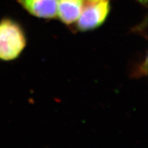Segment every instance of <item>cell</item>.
I'll return each instance as SVG.
<instances>
[{
    "mask_svg": "<svg viewBox=\"0 0 148 148\" xmlns=\"http://www.w3.org/2000/svg\"><path fill=\"white\" fill-rule=\"evenodd\" d=\"M26 45V34L18 22L9 18L0 21V60H16Z\"/></svg>",
    "mask_w": 148,
    "mask_h": 148,
    "instance_id": "obj_1",
    "label": "cell"
},
{
    "mask_svg": "<svg viewBox=\"0 0 148 148\" xmlns=\"http://www.w3.org/2000/svg\"><path fill=\"white\" fill-rule=\"evenodd\" d=\"M110 12L109 0L88 2L83 8L75 23V28L82 32L98 28L106 22Z\"/></svg>",
    "mask_w": 148,
    "mask_h": 148,
    "instance_id": "obj_2",
    "label": "cell"
},
{
    "mask_svg": "<svg viewBox=\"0 0 148 148\" xmlns=\"http://www.w3.org/2000/svg\"><path fill=\"white\" fill-rule=\"evenodd\" d=\"M35 17L52 19L57 16V0H16Z\"/></svg>",
    "mask_w": 148,
    "mask_h": 148,
    "instance_id": "obj_3",
    "label": "cell"
},
{
    "mask_svg": "<svg viewBox=\"0 0 148 148\" xmlns=\"http://www.w3.org/2000/svg\"><path fill=\"white\" fill-rule=\"evenodd\" d=\"M83 6V0H57L56 17L67 26L75 25Z\"/></svg>",
    "mask_w": 148,
    "mask_h": 148,
    "instance_id": "obj_4",
    "label": "cell"
},
{
    "mask_svg": "<svg viewBox=\"0 0 148 148\" xmlns=\"http://www.w3.org/2000/svg\"><path fill=\"white\" fill-rule=\"evenodd\" d=\"M137 1L139 2L140 3H141L142 5H147V0H137Z\"/></svg>",
    "mask_w": 148,
    "mask_h": 148,
    "instance_id": "obj_5",
    "label": "cell"
},
{
    "mask_svg": "<svg viewBox=\"0 0 148 148\" xmlns=\"http://www.w3.org/2000/svg\"><path fill=\"white\" fill-rule=\"evenodd\" d=\"M88 2H96V1H103V0H86Z\"/></svg>",
    "mask_w": 148,
    "mask_h": 148,
    "instance_id": "obj_6",
    "label": "cell"
}]
</instances>
